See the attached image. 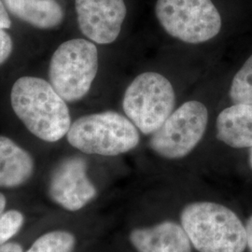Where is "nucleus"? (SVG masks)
<instances>
[{
  "label": "nucleus",
  "mask_w": 252,
  "mask_h": 252,
  "mask_svg": "<svg viewBox=\"0 0 252 252\" xmlns=\"http://www.w3.org/2000/svg\"><path fill=\"white\" fill-rule=\"evenodd\" d=\"M217 137L235 148H252V105L234 104L217 118Z\"/></svg>",
  "instance_id": "11"
},
{
  "label": "nucleus",
  "mask_w": 252,
  "mask_h": 252,
  "mask_svg": "<svg viewBox=\"0 0 252 252\" xmlns=\"http://www.w3.org/2000/svg\"><path fill=\"white\" fill-rule=\"evenodd\" d=\"M34 171L29 153L10 138L0 135V188H14L26 183Z\"/></svg>",
  "instance_id": "12"
},
{
  "label": "nucleus",
  "mask_w": 252,
  "mask_h": 252,
  "mask_svg": "<svg viewBox=\"0 0 252 252\" xmlns=\"http://www.w3.org/2000/svg\"><path fill=\"white\" fill-rule=\"evenodd\" d=\"M75 7L84 36L98 44L117 39L127 12L125 0H75Z\"/></svg>",
  "instance_id": "9"
},
{
  "label": "nucleus",
  "mask_w": 252,
  "mask_h": 252,
  "mask_svg": "<svg viewBox=\"0 0 252 252\" xmlns=\"http://www.w3.org/2000/svg\"><path fill=\"white\" fill-rule=\"evenodd\" d=\"M9 11L33 27L49 29L59 26L63 11L55 0H4Z\"/></svg>",
  "instance_id": "13"
},
{
  "label": "nucleus",
  "mask_w": 252,
  "mask_h": 252,
  "mask_svg": "<svg viewBox=\"0 0 252 252\" xmlns=\"http://www.w3.org/2000/svg\"><path fill=\"white\" fill-rule=\"evenodd\" d=\"M98 69V52L93 42L70 39L55 51L50 63V83L66 102H76L89 92Z\"/></svg>",
  "instance_id": "4"
},
{
  "label": "nucleus",
  "mask_w": 252,
  "mask_h": 252,
  "mask_svg": "<svg viewBox=\"0 0 252 252\" xmlns=\"http://www.w3.org/2000/svg\"><path fill=\"white\" fill-rule=\"evenodd\" d=\"M24 224V215L18 210H9L0 215V246L7 243Z\"/></svg>",
  "instance_id": "16"
},
{
  "label": "nucleus",
  "mask_w": 252,
  "mask_h": 252,
  "mask_svg": "<svg viewBox=\"0 0 252 252\" xmlns=\"http://www.w3.org/2000/svg\"><path fill=\"white\" fill-rule=\"evenodd\" d=\"M181 226L199 252H244L247 232L230 208L212 202H195L181 212Z\"/></svg>",
  "instance_id": "2"
},
{
  "label": "nucleus",
  "mask_w": 252,
  "mask_h": 252,
  "mask_svg": "<svg viewBox=\"0 0 252 252\" xmlns=\"http://www.w3.org/2000/svg\"><path fill=\"white\" fill-rule=\"evenodd\" d=\"M247 232V247H249L250 252H252V216L249 219L246 224Z\"/></svg>",
  "instance_id": "20"
},
{
  "label": "nucleus",
  "mask_w": 252,
  "mask_h": 252,
  "mask_svg": "<svg viewBox=\"0 0 252 252\" xmlns=\"http://www.w3.org/2000/svg\"><path fill=\"white\" fill-rule=\"evenodd\" d=\"M11 26V22L9 17V14L7 12V9L5 8L4 4L0 0V28L1 29H7Z\"/></svg>",
  "instance_id": "18"
},
{
  "label": "nucleus",
  "mask_w": 252,
  "mask_h": 252,
  "mask_svg": "<svg viewBox=\"0 0 252 252\" xmlns=\"http://www.w3.org/2000/svg\"><path fill=\"white\" fill-rule=\"evenodd\" d=\"M49 194L68 211H78L90 203L96 195V189L87 176L85 159L71 156L60 162L52 174Z\"/></svg>",
  "instance_id": "8"
},
{
  "label": "nucleus",
  "mask_w": 252,
  "mask_h": 252,
  "mask_svg": "<svg viewBox=\"0 0 252 252\" xmlns=\"http://www.w3.org/2000/svg\"><path fill=\"white\" fill-rule=\"evenodd\" d=\"M12 52V40L9 34L0 28V64L4 63Z\"/></svg>",
  "instance_id": "17"
},
{
  "label": "nucleus",
  "mask_w": 252,
  "mask_h": 252,
  "mask_svg": "<svg viewBox=\"0 0 252 252\" xmlns=\"http://www.w3.org/2000/svg\"><path fill=\"white\" fill-rule=\"evenodd\" d=\"M155 15L168 35L189 44L208 41L221 29L220 14L211 0H157Z\"/></svg>",
  "instance_id": "6"
},
{
  "label": "nucleus",
  "mask_w": 252,
  "mask_h": 252,
  "mask_svg": "<svg viewBox=\"0 0 252 252\" xmlns=\"http://www.w3.org/2000/svg\"><path fill=\"white\" fill-rule=\"evenodd\" d=\"M208 111L203 103H184L156 130L150 139V148L162 158L181 159L191 153L206 133Z\"/></svg>",
  "instance_id": "7"
},
{
  "label": "nucleus",
  "mask_w": 252,
  "mask_h": 252,
  "mask_svg": "<svg viewBox=\"0 0 252 252\" xmlns=\"http://www.w3.org/2000/svg\"><path fill=\"white\" fill-rule=\"evenodd\" d=\"M76 239L65 231H53L41 235L27 252H72Z\"/></svg>",
  "instance_id": "14"
},
{
  "label": "nucleus",
  "mask_w": 252,
  "mask_h": 252,
  "mask_svg": "<svg viewBox=\"0 0 252 252\" xmlns=\"http://www.w3.org/2000/svg\"><path fill=\"white\" fill-rule=\"evenodd\" d=\"M0 252H23V248L18 243H6L0 246Z\"/></svg>",
  "instance_id": "19"
},
{
  "label": "nucleus",
  "mask_w": 252,
  "mask_h": 252,
  "mask_svg": "<svg viewBox=\"0 0 252 252\" xmlns=\"http://www.w3.org/2000/svg\"><path fill=\"white\" fill-rule=\"evenodd\" d=\"M10 100L15 114L41 140L56 142L67 134L71 126L69 110L51 83L35 77L20 78L11 89Z\"/></svg>",
  "instance_id": "1"
},
{
  "label": "nucleus",
  "mask_w": 252,
  "mask_h": 252,
  "mask_svg": "<svg viewBox=\"0 0 252 252\" xmlns=\"http://www.w3.org/2000/svg\"><path fill=\"white\" fill-rule=\"evenodd\" d=\"M6 197L0 192V215L4 213V209L6 207Z\"/></svg>",
  "instance_id": "21"
},
{
  "label": "nucleus",
  "mask_w": 252,
  "mask_h": 252,
  "mask_svg": "<svg viewBox=\"0 0 252 252\" xmlns=\"http://www.w3.org/2000/svg\"><path fill=\"white\" fill-rule=\"evenodd\" d=\"M250 163H251V166L252 168V151H251V155H250Z\"/></svg>",
  "instance_id": "22"
},
{
  "label": "nucleus",
  "mask_w": 252,
  "mask_h": 252,
  "mask_svg": "<svg viewBox=\"0 0 252 252\" xmlns=\"http://www.w3.org/2000/svg\"><path fill=\"white\" fill-rule=\"evenodd\" d=\"M67 141L87 154L117 156L137 147L138 129L128 118L115 112L104 111L76 120L67 132Z\"/></svg>",
  "instance_id": "3"
},
{
  "label": "nucleus",
  "mask_w": 252,
  "mask_h": 252,
  "mask_svg": "<svg viewBox=\"0 0 252 252\" xmlns=\"http://www.w3.org/2000/svg\"><path fill=\"white\" fill-rule=\"evenodd\" d=\"M176 104L171 82L157 72L138 75L127 87L123 108L134 126L144 135H153L169 117Z\"/></svg>",
  "instance_id": "5"
},
{
  "label": "nucleus",
  "mask_w": 252,
  "mask_h": 252,
  "mask_svg": "<svg viewBox=\"0 0 252 252\" xmlns=\"http://www.w3.org/2000/svg\"><path fill=\"white\" fill-rule=\"evenodd\" d=\"M129 238L138 252H191L188 234L174 221L137 228L131 232Z\"/></svg>",
  "instance_id": "10"
},
{
  "label": "nucleus",
  "mask_w": 252,
  "mask_h": 252,
  "mask_svg": "<svg viewBox=\"0 0 252 252\" xmlns=\"http://www.w3.org/2000/svg\"><path fill=\"white\" fill-rule=\"evenodd\" d=\"M229 94L234 104L252 105V54L235 74Z\"/></svg>",
  "instance_id": "15"
}]
</instances>
